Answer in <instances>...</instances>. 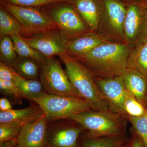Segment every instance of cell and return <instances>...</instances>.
<instances>
[{"mask_svg": "<svg viewBox=\"0 0 147 147\" xmlns=\"http://www.w3.org/2000/svg\"><path fill=\"white\" fill-rule=\"evenodd\" d=\"M131 50L126 43L110 41L74 59L88 69L95 78L108 79L122 76L128 67Z\"/></svg>", "mask_w": 147, "mask_h": 147, "instance_id": "cell-1", "label": "cell"}, {"mask_svg": "<svg viewBox=\"0 0 147 147\" xmlns=\"http://www.w3.org/2000/svg\"><path fill=\"white\" fill-rule=\"evenodd\" d=\"M69 79L79 96L95 111H109V105L98 87L94 76L79 62L65 53L59 56Z\"/></svg>", "mask_w": 147, "mask_h": 147, "instance_id": "cell-2", "label": "cell"}, {"mask_svg": "<svg viewBox=\"0 0 147 147\" xmlns=\"http://www.w3.org/2000/svg\"><path fill=\"white\" fill-rule=\"evenodd\" d=\"M80 125L92 137L122 136L125 131L127 119L118 113L109 111H92L68 118Z\"/></svg>", "mask_w": 147, "mask_h": 147, "instance_id": "cell-3", "label": "cell"}, {"mask_svg": "<svg viewBox=\"0 0 147 147\" xmlns=\"http://www.w3.org/2000/svg\"><path fill=\"white\" fill-rule=\"evenodd\" d=\"M40 8L56 25L64 40L74 39L92 31L72 2L55 3Z\"/></svg>", "mask_w": 147, "mask_h": 147, "instance_id": "cell-4", "label": "cell"}, {"mask_svg": "<svg viewBox=\"0 0 147 147\" xmlns=\"http://www.w3.org/2000/svg\"><path fill=\"white\" fill-rule=\"evenodd\" d=\"M30 100L39 105L46 115L48 123L94 110L89 103L81 97L46 94L42 97Z\"/></svg>", "mask_w": 147, "mask_h": 147, "instance_id": "cell-5", "label": "cell"}, {"mask_svg": "<svg viewBox=\"0 0 147 147\" xmlns=\"http://www.w3.org/2000/svg\"><path fill=\"white\" fill-rule=\"evenodd\" d=\"M0 7L13 15L20 23L25 32L24 38L58 29L40 8L16 5L3 1H0Z\"/></svg>", "mask_w": 147, "mask_h": 147, "instance_id": "cell-6", "label": "cell"}, {"mask_svg": "<svg viewBox=\"0 0 147 147\" xmlns=\"http://www.w3.org/2000/svg\"><path fill=\"white\" fill-rule=\"evenodd\" d=\"M102 1L103 9L97 32L111 41L125 43L124 26L127 4L121 0Z\"/></svg>", "mask_w": 147, "mask_h": 147, "instance_id": "cell-7", "label": "cell"}, {"mask_svg": "<svg viewBox=\"0 0 147 147\" xmlns=\"http://www.w3.org/2000/svg\"><path fill=\"white\" fill-rule=\"evenodd\" d=\"M39 80L47 94L81 97L72 87L59 61L55 57L47 59L42 65Z\"/></svg>", "mask_w": 147, "mask_h": 147, "instance_id": "cell-8", "label": "cell"}, {"mask_svg": "<svg viewBox=\"0 0 147 147\" xmlns=\"http://www.w3.org/2000/svg\"><path fill=\"white\" fill-rule=\"evenodd\" d=\"M125 43L131 50L147 36V9L145 2L127 4L124 26Z\"/></svg>", "mask_w": 147, "mask_h": 147, "instance_id": "cell-9", "label": "cell"}, {"mask_svg": "<svg viewBox=\"0 0 147 147\" xmlns=\"http://www.w3.org/2000/svg\"><path fill=\"white\" fill-rule=\"evenodd\" d=\"M65 119L48 123L46 147H76L80 134L84 131L71 120Z\"/></svg>", "mask_w": 147, "mask_h": 147, "instance_id": "cell-10", "label": "cell"}, {"mask_svg": "<svg viewBox=\"0 0 147 147\" xmlns=\"http://www.w3.org/2000/svg\"><path fill=\"white\" fill-rule=\"evenodd\" d=\"M95 79L98 87L109 105L110 111L125 117L124 102L127 89L122 76L108 79Z\"/></svg>", "mask_w": 147, "mask_h": 147, "instance_id": "cell-11", "label": "cell"}, {"mask_svg": "<svg viewBox=\"0 0 147 147\" xmlns=\"http://www.w3.org/2000/svg\"><path fill=\"white\" fill-rule=\"evenodd\" d=\"M24 39L47 59L59 56L65 53V40L59 29L52 30L34 35Z\"/></svg>", "mask_w": 147, "mask_h": 147, "instance_id": "cell-12", "label": "cell"}, {"mask_svg": "<svg viewBox=\"0 0 147 147\" xmlns=\"http://www.w3.org/2000/svg\"><path fill=\"white\" fill-rule=\"evenodd\" d=\"M48 123L44 114L36 121L22 127L15 147H46Z\"/></svg>", "mask_w": 147, "mask_h": 147, "instance_id": "cell-13", "label": "cell"}, {"mask_svg": "<svg viewBox=\"0 0 147 147\" xmlns=\"http://www.w3.org/2000/svg\"><path fill=\"white\" fill-rule=\"evenodd\" d=\"M110 41L97 32L91 31L75 39L65 40V51L69 56L75 58L86 55L98 45Z\"/></svg>", "mask_w": 147, "mask_h": 147, "instance_id": "cell-14", "label": "cell"}, {"mask_svg": "<svg viewBox=\"0 0 147 147\" xmlns=\"http://www.w3.org/2000/svg\"><path fill=\"white\" fill-rule=\"evenodd\" d=\"M72 3L90 30L97 32L103 9L102 0H72Z\"/></svg>", "mask_w": 147, "mask_h": 147, "instance_id": "cell-15", "label": "cell"}, {"mask_svg": "<svg viewBox=\"0 0 147 147\" xmlns=\"http://www.w3.org/2000/svg\"><path fill=\"white\" fill-rule=\"evenodd\" d=\"M44 114L38 104H32L23 109H12L7 112H0V124L11 125L22 127L36 121Z\"/></svg>", "mask_w": 147, "mask_h": 147, "instance_id": "cell-16", "label": "cell"}, {"mask_svg": "<svg viewBox=\"0 0 147 147\" xmlns=\"http://www.w3.org/2000/svg\"><path fill=\"white\" fill-rule=\"evenodd\" d=\"M125 88L145 108L147 92V78L134 69L127 67L122 76Z\"/></svg>", "mask_w": 147, "mask_h": 147, "instance_id": "cell-17", "label": "cell"}, {"mask_svg": "<svg viewBox=\"0 0 147 147\" xmlns=\"http://www.w3.org/2000/svg\"><path fill=\"white\" fill-rule=\"evenodd\" d=\"M13 82L19 90L22 98L30 100L42 97L47 94L39 80L26 79L17 74Z\"/></svg>", "mask_w": 147, "mask_h": 147, "instance_id": "cell-18", "label": "cell"}, {"mask_svg": "<svg viewBox=\"0 0 147 147\" xmlns=\"http://www.w3.org/2000/svg\"><path fill=\"white\" fill-rule=\"evenodd\" d=\"M12 66L18 75L25 79L39 80L42 65L36 60L18 56Z\"/></svg>", "mask_w": 147, "mask_h": 147, "instance_id": "cell-19", "label": "cell"}, {"mask_svg": "<svg viewBox=\"0 0 147 147\" xmlns=\"http://www.w3.org/2000/svg\"><path fill=\"white\" fill-rule=\"evenodd\" d=\"M127 67L136 69L147 78V36L131 49Z\"/></svg>", "mask_w": 147, "mask_h": 147, "instance_id": "cell-20", "label": "cell"}, {"mask_svg": "<svg viewBox=\"0 0 147 147\" xmlns=\"http://www.w3.org/2000/svg\"><path fill=\"white\" fill-rule=\"evenodd\" d=\"M17 34L24 37V28L13 15L0 7V39L6 36Z\"/></svg>", "mask_w": 147, "mask_h": 147, "instance_id": "cell-21", "label": "cell"}, {"mask_svg": "<svg viewBox=\"0 0 147 147\" xmlns=\"http://www.w3.org/2000/svg\"><path fill=\"white\" fill-rule=\"evenodd\" d=\"M10 36L18 56L34 59L38 61L42 65L46 61L47 59L46 57L29 45L21 34H17Z\"/></svg>", "mask_w": 147, "mask_h": 147, "instance_id": "cell-22", "label": "cell"}, {"mask_svg": "<svg viewBox=\"0 0 147 147\" xmlns=\"http://www.w3.org/2000/svg\"><path fill=\"white\" fill-rule=\"evenodd\" d=\"M122 136L92 137L87 136L82 147H121L123 143Z\"/></svg>", "mask_w": 147, "mask_h": 147, "instance_id": "cell-23", "label": "cell"}, {"mask_svg": "<svg viewBox=\"0 0 147 147\" xmlns=\"http://www.w3.org/2000/svg\"><path fill=\"white\" fill-rule=\"evenodd\" d=\"M18 56L10 36H6L0 39L1 62L12 66Z\"/></svg>", "mask_w": 147, "mask_h": 147, "instance_id": "cell-24", "label": "cell"}, {"mask_svg": "<svg viewBox=\"0 0 147 147\" xmlns=\"http://www.w3.org/2000/svg\"><path fill=\"white\" fill-rule=\"evenodd\" d=\"M125 117H139L143 115L146 112L147 108L140 103L135 96L127 90L124 102Z\"/></svg>", "mask_w": 147, "mask_h": 147, "instance_id": "cell-25", "label": "cell"}, {"mask_svg": "<svg viewBox=\"0 0 147 147\" xmlns=\"http://www.w3.org/2000/svg\"><path fill=\"white\" fill-rule=\"evenodd\" d=\"M146 112L139 117H127L137 134L140 137L145 146L147 147V108Z\"/></svg>", "mask_w": 147, "mask_h": 147, "instance_id": "cell-26", "label": "cell"}, {"mask_svg": "<svg viewBox=\"0 0 147 147\" xmlns=\"http://www.w3.org/2000/svg\"><path fill=\"white\" fill-rule=\"evenodd\" d=\"M21 128L16 125L0 124V144L17 140Z\"/></svg>", "mask_w": 147, "mask_h": 147, "instance_id": "cell-27", "label": "cell"}, {"mask_svg": "<svg viewBox=\"0 0 147 147\" xmlns=\"http://www.w3.org/2000/svg\"><path fill=\"white\" fill-rule=\"evenodd\" d=\"M16 5L30 7H40L55 3L67 2H72V0H1Z\"/></svg>", "mask_w": 147, "mask_h": 147, "instance_id": "cell-28", "label": "cell"}, {"mask_svg": "<svg viewBox=\"0 0 147 147\" xmlns=\"http://www.w3.org/2000/svg\"><path fill=\"white\" fill-rule=\"evenodd\" d=\"M0 89L5 94L10 95L17 99L22 98L19 90L14 82L0 80Z\"/></svg>", "mask_w": 147, "mask_h": 147, "instance_id": "cell-29", "label": "cell"}, {"mask_svg": "<svg viewBox=\"0 0 147 147\" xmlns=\"http://www.w3.org/2000/svg\"><path fill=\"white\" fill-rule=\"evenodd\" d=\"M17 74L12 66L2 62H0V80L13 82Z\"/></svg>", "mask_w": 147, "mask_h": 147, "instance_id": "cell-30", "label": "cell"}, {"mask_svg": "<svg viewBox=\"0 0 147 147\" xmlns=\"http://www.w3.org/2000/svg\"><path fill=\"white\" fill-rule=\"evenodd\" d=\"M12 110V106L9 100L5 98L0 99V110L1 112H7Z\"/></svg>", "mask_w": 147, "mask_h": 147, "instance_id": "cell-31", "label": "cell"}, {"mask_svg": "<svg viewBox=\"0 0 147 147\" xmlns=\"http://www.w3.org/2000/svg\"><path fill=\"white\" fill-rule=\"evenodd\" d=\"M16 144V140L8 141L0 144V147H15Z\"/></svg>", "mask_w": 147, "mask_h": 147, "instance_id": "cell-32", "label": "cell"}, {"mask_svg": "<svg viewBox=\"0 0 147 147\" xmlns=\"http://www.w3.org/2000/svg\"><path fill=\"white\" fill-rule=\"evenodd\" d=\"M145 145L140 139H136L134 140L130 147H144Z\"/></svg>", "mask_w": 147, "mask_h": 147, "instance_id": "cell-33", "label": "cell"}, {"mask_svg": "<svg viewBox=\"0 0 147 147\" xmlns=\"http://www.w3.org/2000/svg\"><path fill=\"white\" fill-rule=\"evenodd\" d=\"M121 1L126 3L127 4H129L130 3L134 2L137 1V0H121Z\"/></svg>", "mask_w": 147, "mask_h": 147, "instance_id": "cell-34", "label": "cell"}, {"mask_svg": "<svg viewBox=\"0 0 147 147\" xmlns=\"http://www.w3.org/2000/svg\"><path fill=\"white\" fill-rule=\"evenodd\" d=\"M145 3L146 8L147 9V0H145Z\"/></svg>", "mask_w": 147, "mask_h": 147, "instance_id": "cell-35", "label": "cell"}, {"mask_svg": "<svg viewBox=\"0 0 147 147\" xmlns=\"http://www.w3.org/2000/svg\"><path fill=\"white\" fill-rule=\"evenodd\" d=\"M146 108H147V92L146 94Z\"/></svg>", "mask_w": 147, "mask_h": 147, "instance_id": "cell-36", "label": "cell"}, {"mask_svg": "<svg viewBox=\"0 0 147 147\" xmlns=\"http://www.w3.org/2000/svg\"><path fill=\"white\" fill-rule=\"evenodd\" d=\"M139 1H142L145 2V0H139Z\"/></svg>", "mask_w": 147, "mask_h": 147, "instance_id": "cell-37", "label": "cell"}, {"mask_svg": "<svg viewBox=\"0 0 147 147\" xmlns=\"http://www.w3.org/2000/svg\"><path fill=\"white\" fill-rule=\"evenodd\" d=\"M1 1V0H0V1Z\"/></svg>", "mask_w": 147, "mask_h": 147, "instance_id": "cell-38", "label": "cell"}, {"mask_svg": "<svg viewBox=\"0 0 147 147\" xmlns=\"http://www.w3.org/2000/svg\"></svg>", "mask_w": 147, "mask_h": 147, "instance_id": "cell-39", "label": "cell"}]
</instances>
